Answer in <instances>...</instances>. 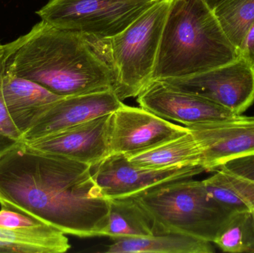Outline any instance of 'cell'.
<instances>
[{
    "instance_id": "8992f818",
    "label": "cell",
    "mask_w": 254,
    "mask_h": 253,
    "mask_svg": "<svg viewBox=\"0 0 254 253\" xmlns=\"http://www.w3.org/2000/svg\"><path fill=\"white\" fill-rule=\"evenodd\" d=\"M158 0H49L36 11L63 29L112 38Z\"/></svg>"
},
{
    "instance_id": "d6986e66",
    "label": "cell",
    "mask_w": 254,
    "mask_h": 253,
    "mask_svg": "<svg viewBox=\"0 0 254 253\" xmlns=\"http://www.w3.org/2000/svg\"><path fill=\"white\" fill-rule=\"evenodd\" d=\"M108 224L104 236L113 240L122 238L153 236L150 217L134 197L109 199Z\"/></svg>"
},
{
    "instance_id": "9c48e42d",
    "label": "cell",
    "mask_w": 254,
    "mask_h": 253,
    "mask_svg": "<svg viewBox=\"0 0 254 253\" xmlns=\"http://www.w3.org/2000/svg\"><path fill=\"white\" fill-rule=\"evenodd\" d=\"M144 109L124 104L111 114L110 125V154L127 157L152 150L189 132Z\"/></svg>"
},
{
    "instance_id": "30bf717a",
    "label": "cell",
    "mask_w": 254,
    "mask_h": 253,
    "mask_svg": "<svg viewBox=\"0 0 254 253\" xmlns=\"http://www.w3.org/2000/svg\"><path fill=\"white\" fill-rule=\"evenodd\" d=\"M188 128L202 150L205 172H213L230 160L254 154V117L240 114Z\"/></svg>"
},
{
    "instance_id": "7c38bea8",
    "label": "cell",
    "mask_w": 254,
    "mask_h": 253,
    "mask_svg": "<svg viewBox=\"0 0 254 253\" xmlns=\"http://www.w3.org/2000/svg\"><path fill=\"white\" fill-rule=\"evenodd\" d=\"M112 114L34 141L24 142L41 152L61 156L94 168L110 154Z\"/></svg>"
},
{
    "instance_id": "2e32d148",
    "label": "cell",
    "mask_w": 254,
    "mask_h": 253,
    "mask_svg": "<svg viewBox=\"0 0 254 253\" xmlns=\"http://www.w3.org/2000/svg\"><path fill=\"white\" fill-rule=\"evenodd\" d=\"M107 246V253H213L212 242L186 235H153L148 237L122 238Z\"/></svg>"
},
{
    "instance_id": "cb8c5ba5",
    "label": "cell",
    "mask_w": 254,
    "mask_h": 253,
    "mask_svg": "<svg viewBox=\"0 0 254 253\" xmlns=\"http://www.w3.org/2000/svg\"><path fill=\"white\" fill-rule=\"evenodd\" d=\"M240 56L254 66V22L246 33L239 49Z\"/></svg>"
},
{
    "instance_id": "44dd1931",
    "label": "cell",
    "mask_w": 254,
    "mask_h": 253,
    "mask_svg": "<svg viewBox=\"0 0 254 253\" xmlns=\"http://www.w3.org/2000/svg\"><path fill=\"white\" fill-rule=\"evenodd\" d=\"M213 10L225 35L239 50L254 22V0H228Z\"/></svg>"
},
{
    "instance_id": "52a82bcc",
    "label": "cell",
    "mask_w": 254,
    "mask_h": 253,
    "mask_svg": "<svg viewBox=\"0 0 254 253\" xmlns=\"http://www.w3.org/2000/svg\"><path fill=\"white\" fill-rule=\"evenodd\" d=\"M161 81L211 101L236 115L254 103V66L240 56L234 62L199 74Z\"/></svg>"
},
{
    "instance_id": "277c9868",
    "label": "cell",
    "mask_w": 254,
    "mask_h": 253,
    "mask_svg": "<svg viewBox=\"0 0 254 253\" xmlns=\"http://www.w3.org/2000/svg\"><path fill=\"white\" fill-rule=\"evenodd\" d=\"M150 217L154 234L186 235L213 243L231 211L216 202L203 181L192 178L132 196Z\"/></svg>"
},
{
    "instance_id": "e0dca14e",
    "label": "cell",
    "mask_w": 254,
    "mask_h": 253,
    "mask_svg": "<svg viewBox=\"0 0 254 253\" xmlns=\"http://www.w3.org/2000/svg\"><path fill=\"white\" fill-rule=\"evenodd\" d=\"M140 167L160 168L202 166V150L190 129L189 132L152 150L127 157ZM204 167V166H203Z\"/></svg>"
},
{
    "instance_id": "ffe728a7",
    "label": "cell",
    "mask_w": 254,
    "mask_h": 253,
    "mask_svg": "<svg viewBox=\"0 0 254 253\" xmlns=\"http://www.w3.org/2000/svg\"><path fill=\"white\" fill-rule=\"evenodd\" d=\"M213 244L225 253H254L253 212L231 213L218 232Z\"/></svg>"
},
{
    "instance_id": "8fae6325",
    "label": "cell",
    "mask_w": 254,
    "mask_h": 253,
    "mask_svg": "<svg viewBox=\"0 0 254 253\" xmlns=\"http://www.w3.org/2000/svg\"><path fill=\"white\" fill-rule=\"evenodd\" d=\"M124 104L113 90L64 97L51 104L34 120L24 133L23 141H34L112 114Z\"/></svg>"
},
{
    "instance_id": "83f0119b",
    "label": "cell",
    "mask_w": 254,
    "mask_h": 253,
    "mask_svg": "<svg viewBox=\"0 0 254 253\" xmlns=\"http://www.w3.org/2000/svg\"><path fill=\"white\" fill-rule=\"evenodd\" d=\"M252 212H253V213H254V210L252 211Z\"/></svg>"
},
{
    "instance_id": "3957f363",
    "label": "cell",
    "mask_w": 254,
    "mask_h": 253,
    "mask_svg": "<svg viewBox=\"0 0 254 253\" xmlns=\"http://www.w3.org/2000/svg\"><path fill=\"white\" fill-rule=\"evenodd\" d=\"M239 57L204 0H172L152 81L199 74Z\"/></svg>"
},
{
    "instance_id": "603a6c76",
    "label": "cell",
    "mask_w": 254,
    "mask_h": 253,
    "mask_svg": "<svg viewBox=\"0 0 254 253\" xmlns=\"http://www.w3.org/2000/svg\"><path fill=\"white\" fill-rule=\"evenodd\" d=\"M0 210V227L17 229L33 228L44 225L45 223L25 212L10 208L1 206Z\"/></svg>"
},
{
    "instance_id": "9a60e30c",
    "label": "cell",
    "mask_w": 254,
    "mask_h": 253,
    "mask_svg": "<svg viewBox=\"0 0 254 253\" xmlns=\"http://www.w3.org/2000/svg\"><path fill=\"white\" fill-rule=\"evenodd\" d=\"M1 89L9 114L22 136L46 108L64 98L36 82L13 74L6 66Z\"/></svg>"
},
{
    "instance_id": "5b68a950",
    "label": "cell",
    "mask_w": 254,
    "mask_h": 253,
    "mask_svg": "<svg viewBox=\"0 0 254 253\" xmlns=\"http://www.w3.org/2000/svg\"><path fill=\"white\" fill-rule=\"evenodd\" d=\"M172 0H158L123 31L110 38L121 101L137 95L152 81Z\"/></svg>"
},
{
    "instance_id": "ac0fdd59",
    "label": "cell",
    "mask_w": 254,
    "mask_h": 253,
    "mask_svg": "<svg viewBox=\"0 0 254 253\" xmlns=\"http://www.w3.org/2000/svg\"><path fill=\"white\" fill-rule=\"evenodd\" d=\"M0 245L13 253H63L71 248L65 233L49 224L17 230L0 227Z\"/></svg>"
},
{
    "instance_id": "5bb4252c",
    "label": "cell",
    "mask_w": 254,
    "mask_h": 253,
    "mask_svg": "<svg viewBox=\"0 0 254 253\" xmlns=\"http://www.w3.org/2000/svg\"><path fill=\"white\" fill-rule=\"evenodd\" d=\"M203 181L209 194L231 212L254 210V154L227 162Z\"/></svg>"
},
{
    "instance_id": "484cf974",
    "label": "cell",
    "mask_w": 254,
    "mask_h": 253,
    "mask_svg": "<svg viewBox=\"0 0 254 253\" xmlns=\"http://www.w3.org/2000/svg\"><path fill=\"white\" fill-rule=\"evenodd\" d=\"M226 1H228V0H204V1L207 3V5H208L212 10L216 8L219 4Z\"/></svg>"
},
{
    "instance_id": "6da1fadb",
    "label": "cell",
    "mask_w": 254,
    "mask_h": 253,
    "mask_svg": "<svg viewBox=\"0 0 254 253\" xmlns=\"http://www.w3.org/2000/svg\"><path fill=\"white\" fill-rule=\"evenodd\" d=\"M0 204L80 238L104 236L110 203L89 165L24 141L0 157Z\"/></svg>"
},
{
    "instance_id": "7a4b0ae2",
    "label": "cell",
    "mask_w": 254,
    "mask_h": 253,
    "mask_svg": "<svg viewBox=\"0 0 254 253\" xmlns=\"http://www.w3.org/2000/svg\"><path fill=\"white\" fill-rule=\"evenodd\" d=\"M6 69L62 97L113 90L117 72L110 38L63 29L41 20L16 39Z\"/></svg>"
},
{
    "instance_id": "7402d4cb",
    "label": "cell",
    "mask_w": 254,
    "mask_h": 253,
    "mask_svg": "<svg viewBox=\"0 0 254 253\" xmlns=\"http://www.w3.org/2000/svg\"><path fill=\"white\" fill-rule=\"evenodd\" d=\"M6 62L7 60L0 64V157L23 141L22 132L10 117L3 98L1 81Z\"/></svg>"
},
{
    "instance_id": "ba28073f",
    "label": "cell",
    "mask_w": 254,
    "mask_h": 253,
    "mask_svg": "<svg viewBox=\"0 0 254 253\" xmlns=\"http://www.w3.org/2000/svg\"><path fill=\"white\" fill-rule=\"evenodd\" d=\"M94 179L107 200L132 197L158 186L189 179L205 172L202 166L175 167H140L129 161L124 154H110L92 168Z\"/></svg>"
},
{
    "instance_id": "4316f807",
    "label": "cell",
    "mask_w": 254,
    "mask_h": 253,
    "mask_svg": "<svg viewBox=\"0 0 254 253\" xmlns=\"http://www.w3.org/2000/svg\"><path fill=\"white\" fill-rule=\"evenodd\" d=\"M0 253H13L11 250L0 245Z\"/></svg>"
},
{
    "instance_id": "d4e9b609",
    "label": "cell",
    "mask_w": 254,
    "mask_h": 253,
    "mask_svg": "<svg viewBox=\"0 0 254 253\" xmlns=\"http://www.w3.org/2000/svg\"><path fill=\"white\" fill-rule=\"evenodd\" d=\"M17 40H15L7 44H1L0 43V64L7 60V58L11 54L16 47Z\"/></svg>"
},
{
    "instance_id": "4fadbf2b",
    "label": "cell",
    "mask_w": 254,
    "mask_h": 253,
    "mask_svg": "<svg viewBox=\"0 0 254 253\" xmlns=\"http://www.w3.org/2000/svg\"><path fill=\"white\" fill-rule=\"evenodd\" d=\"M137 101L141 108L187 127L236 115L211 101L177 90L161 80L151 82L137 95Z\"/></svg>"
}]
</instances>
